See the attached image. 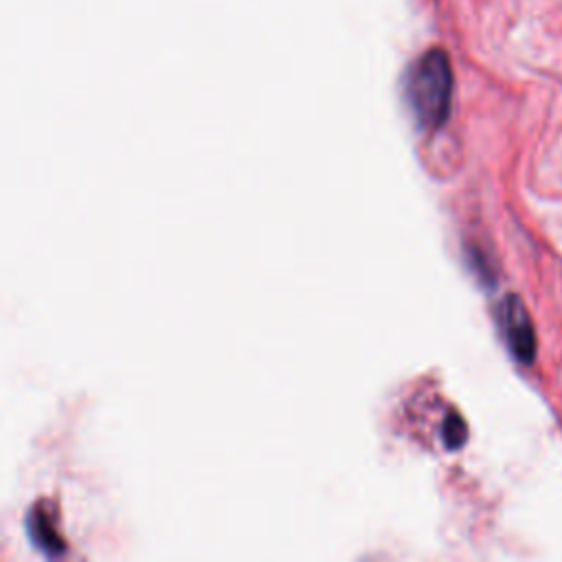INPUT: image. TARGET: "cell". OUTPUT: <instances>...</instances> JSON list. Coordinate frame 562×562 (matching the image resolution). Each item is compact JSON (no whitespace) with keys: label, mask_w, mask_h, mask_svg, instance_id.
<instances>
[{"label":"cell","mask_w":562,"mask_h":562,"mask_svg":"<svg viewBox=\"0 0 562 562\" xmlns=\"http://www.w3.org/2000/svg\"><path fill=\"white\" fill-rule=\"evenodd\" d=\"M452 66L443 50L424 53L406 75V103L424 130H437L450 116L452 105Z\"/></svg>","instance_id":"obj_1"},{"label":"cell","mask_w":562,"mask_h":562,"mask_svg":"<svg viewBox=\"0 0 562 562\" xmlns=\"http://www.w3.org/2000/svg\"><path fill=\"white\" fill-rule=\"evenodd\" d=\"M498 321H501L505 342H507L509 351L514 353V358L520 360L522 364H531L536 358V331H533L529 312L522 305V301L518 296L509 294L501 303Z\"/></svg>","instance_id":"obj_2"},{"label":"cell","mask_w":562,"mask_h":562,"mask_svg":"<svg viewBox=\"0 0 562 562\" xmlns=\"http://www.w3.org/2000/svg\"><path fill=\"white\" fill-rule=\"evenodd\" d=\"M26 533H29L31 542L37 549H42L46 555H61L66 549L61 536L57 533V529L53 525L50 514L40 507L31 509V514L26 518Z\"/></svg>","instance_id":"obj_3"},{"label":"cell","mask_w":562,"mask_h":562,"mask_svg":"<svg viewBox=\"0 0 562 562\" xmlns=\"http://www.w3.org/2000/svg\"><path fill=\"white\" fill-rule=\"evenodd\" d=\"M465 424L463 419L457 415V413H450L446 417V424H443V441L448 448H459L463 441H465Z\"/></svg>","instance_id":"obj_4"}]
</instances>
